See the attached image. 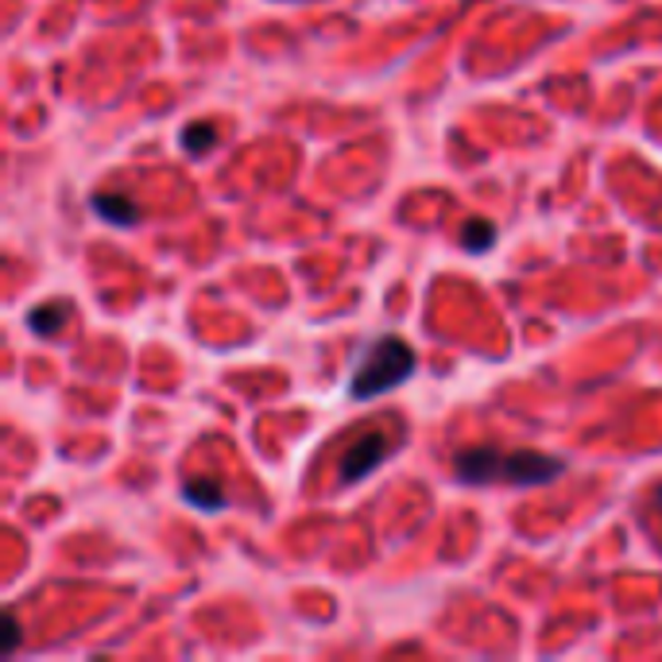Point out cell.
<instances>
[{"mask_svg": "<svg viewBox=\"0 0 662 662\" xmlns=\"http://www.w3.org/2000/svg\"><path fill=\"white\" fill-rule=\"evenodd\" d=\"M562 461L547 458V453H500L489 450V446H476V450H465L453 458V473L465 484H547L562 473Z\"/></svg>", "mask_w": 662, "mask_h": 662, "instance_id": "obj_1", "label": "cell"}, {"mask_svg": "<svg viewBox=\"0 0 662 662\" xmlns=\"http://www.w3.org/2000/svg\"><path fill=\"white\" fill-rule=\"evenodd\" d=\"M415 372V349H411L403 337H380L372 341V349L364 352L360 368L349 380V395L352 400H372V395L392 392L395 384Z\"/></svg>", "mask_w": 662, "mask_h": 662, "instance_id": "obj_2", "label": "cell"}, {"mask_svg": "<svg viewBox=\"0 0 662 662\" xmlns=\"http://www.w3.org/2000/svg\"><path fill=\"white\" fill-rule=\"evenodd\" d=\"M388 458V438L384 434H364L349 446V453L341 458V481L345 484H357L360 476H368L380 461Z\"/></svg>", "mask_w": 662, "mask_h": 662, "instance_id": "obj_3", "label": "cell"}, {"mask_svg": "<svg viewBox=\"0 0 662 662\" xmlns=\"http://www.w3.org/2000/svg\"><path fill=\"white\" fill-rule=\"evenodd\" d=\"M93 210L113 225H136L139 221V205L124 194H93Z\"/></svg>", "mask_w": 662, "mask_h": 662, "instance_id": "obj_4", "label": "cell"}, {"mask_svg": "<svg viewBox=\"0 0 662 662\" xmlns=\"http://www.w3.org/2000/svg\"><path fill=\"white\" fill-rule=\"evenodd\" d=\"M461 245H465L469 253H489V248L496 245V225H492L489 217H469L465 225H461Z\"/></svg>", "mask_w": 662, "mask_h": 662, "instance_id": "obj_5", "label": "cell"}, {"mask_svg": "<svg viewBox=\"0 0 662 662\" xmlns=\"http://www.w3.org/2000/svg\"><path fill=\"white\" fill-rule=\"evenodd\" d=\"M182 496L194 507H202V512H221V507H225V492H221L217 481H190L187 489H182Z\"/></svg>", "mask_w": 662, "mask_h": 662, "instance_id": "obj_6", "label": "cell"}, {"mask_svg": "<svg viewBox=\"0 0 662 662\" xmlns=\"http://www.w3.org/2000/svg\"><path fill=\"white\" fill-rule=\"evenodd\" d=\"M213 144H217V128H213L210 121H194L182 132V147H187L190 156H205Z\"/></svg>", "mask_w": 662, "mask_h": 662, "instance_id": "obj_7", "label": "cell"}, {"mask_svg": "<svg viewBox=\"0 0 662 662\" xmlns=\"http://www.w3.org/2000/svg\"><path fill=\"white\" fill-rule=\"evenodd\" d=\"M63 318H66V306H63V303L35 306V311L27 314V322H32V329H35V334H43V337L58 334V329H63Z\"/></svg>", "mask_w": 662, "mask_h": 662, "instance_id": "obj_8", "label": "cell"}, {"mask_svg": "<svg viewBox=\"0 0 662 662\" xmlns=\"http://www.w3.org/2000/svg\"><path fill=\"white\" fill-rule=\"evenodd\" d=\"M0 631H4V647H0V654H4V659H12V654L20 651V624H16V616L12 613H4L0 616Z\"/></svg>", "mask_w": 662, "mask_h": 662, "instance_id": "obj_9", "label": "cell"}, {"mask_svg": "<svg viewBox=\"0 0 662 662\" xmlns=\"http://www.w3.org/2000/svg\"><path fill=\"white\" fill-rule=\"evenodd\" d=\"M654 504L662 507V484H659V489H654Z\"/></svg>", "mask_w": 662, "mask_h": 662, "instance_id": "obj_10", "label": "cell"}]
</instances>
